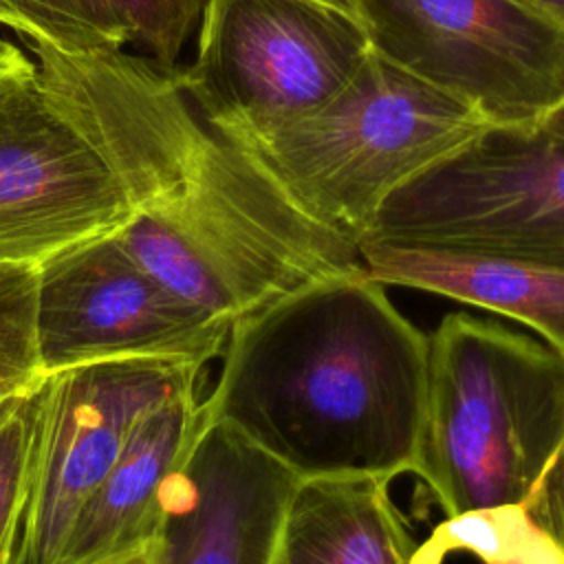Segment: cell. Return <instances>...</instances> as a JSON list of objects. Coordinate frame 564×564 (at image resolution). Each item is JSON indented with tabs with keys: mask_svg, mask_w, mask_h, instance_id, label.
Segmentation results:
<instances>
[{
	"mask_svg": "<svg viewBox=\"0 0 564 564\" xmlns=\"http://www.w3.org/2000/svg\"><path fill=\"white\" fill-rule=\"evenodd\" d=\"M134 212L79 106L0 40V262L40 267L117 234Z\"/></svg>",
	"mask_w": 564,
	"mask_h": 564,
	"instance_id": "5",
	"label": "cell"
},
{
	"mask_svg": "<svg viewBox=\"0 0 564 564\" xmlns=\"http://www.w3.org/2000/svg\"><path fill=\"white\" fill-rule=\"evenodd\" d=\"M540 121H542L549 130H553V132H557V134L564 137V99H562L557 106H553Z\"/></svg>",
	"mask_w": 564,
	"mask_h": 564,
	"instance_id": "21",
	"label": "cell"
},
{
	"mask_svg": "<svg viewBox=\"0 0 564 564\" xmlns=\"http://www.w3.org/2000/svg\"><path fill=\"white\" fill-rule=\"evenodd\" d=\"M370 48L491 123L564 99V29L520 0H355Z\"/></svg>",
	"mask_w": 564,
	"mask_h": 564,
	"instance_id": "7",
	"label": "cell"
},
{
	"mask_svg": "<svg viewBox=\"0 0 564 564\" xmlns=\"http://www.w3.org/2000/svg\"><path fill=\"white\" fill-rule=\"evenodd\" d=\"M317 2L330 4V7L341 9V11H346V13H350V15H355V18H357V13H355V0H317Z\"/></svg>",
	"mask_w": 564,
	"mask_h": 564,
	"instance_id": "22",
	"label": "cell"
},
{
	"mask_svg": "<svg viewBox=\"0 0 564 564\" xmlns=\"http://www.w3.org/2000/svg\"><path fill=\"white\" fill-rule=\"evenodd\" d=\"M205 366L119 359L46 375L42 414L13 564H59L68 533L134 423L198 386Z\"/></svg>",
	"mask_w": 564,
	"mask_h": 564,
	"instance_id": "8",
	"label": "cell"
},
{
	"mask_svg": "<svg viewBox=\"0 0 564 564\" xmlns=\"http://www.w3.org/2000/svg\"><path fill=\"white\" fill-rule=\"evenodd\" d=\"M357 247L364 273L375 282L500 313L564 355V271L379 242Z\"/></svg>",
	"mask_w": 564,
	"mask_h": 564,
	"instance_id": "12",
	"label": "cell"
},
{
	"mask_svg": "<svg viewBox=\"0 0 564 564\" xmlns=\"http://www.w3.org/2000/svg\"><path fill=\"white\" fill-rule=\"evenodd\" d=\"M564 456V355L498 322L447 313L427 335L414 471L443 516L533 507Z\"/></svg>",
	"mask_w": 564,
	"mask_h": 564,
	"instance_id": "2",
	"label": "cell"
},
{
	"mask_svg": "<svg viewBox=\"0 0 564 564\" xmlns=\"http://www.w3.org/2000/svg\"><path fill=\"white\" fill-rule=\"evenodd\" d=\"M368 53L364 24L317 0H207L196 59L176 73L207 123L253 145L337 93Z\"/></svg>",
	"mask_w": 564,
	"mask_h": 564,
	"instance_id": "6",
	"label": "cell"
},
{
	"mask_svg": "<svg viewBox=\"0 0 564 564\" xmlns=\"http://www.w3.org/2000/svg\"><path fill=\"white\" fill-rule=\"evenodd\" d=\"M130 29V44L143 46L165 68L176 59L203 15L207 0H115Z\"/></svg>",
	"mask_w": 564,
	"mask_h": 564,
	"instance_id": "18",
	"label": "cell"
},
{
	"mask_svg": "<svg viewBox=\"0 0 564 564\" xmlns=\"http://www.w3.org/2000/svg\"><path fill=\"white\" fill-rule=\"evenodd\" d=\"M487 126L474 106L370 48L337 93L247 148L308 216L357 242L397 187Z\"/></svg>",
	"mask_w": 564,
	"mask_h": 564,
	"instance_id": "3",
	"label": "cell"
},
{
	"mask_svg": "<svg viewBox=\"0 0 564 564\" xmlns=\"http://www.w3.org/2000/svg\"><path fill=\"white\" fill-rule=\"evenodd\" d=\"M564 29V0H520Z\"/></svg>",
	"mask_w": 564,
	"mask_h": 564,
	"instance_id": "20",
	"label": "cell"
},
{
	"mask_svg": "<svg viewBox=\"0 0 564 564\" xmlns=\"http://www.w3.org/2000/svg\"><path fill=\"white\" fill-rule=\"evenodd\" d=\"M0 24L26 44L66 55L112 53L130 44L115 0H0Z\"/></svg>",
	"mask_w": 564,
	"mask_h": 564,
	"instance_id": "15",
	"label": "cell"
},
{
	"mask_svg": "<svg viewBox=\"0 0 564 564\" xmlns=\"http://www.w3.org/2000/svg\"><path fill=\"white\" fill-rule=\"evenodd\" d=\"M390 482L379 476L297 480L273 564H412V535Z\"/></svg>",
	"mask_w": 564,
	"mask_h": 564,
	"instance_id": "13",
	"label": "cell"
},
{
	"mask_svg": "<svg viewBox=\"0 0 564 564\" xmlns=\"http://www.w3.org/2000/svg\"><path fill=\"white\" fill-rule=\"evenodd\" d=\"M46 379L37 346V267L0 262V403Z\"/></svg>",
	"mask_w": 564,
	"mask_h": 564,
	"instance_id": "16",
	"label": "cell"
},
{
	"mask_svg": "<svg viewBox=\"0 0 564 564\" xmlns=\"http://www.w3.org/2000/svg\"><path fill=\"white\" fill-rule=\"evenodd\" d=\"M207 419L295 480L397 478L416 465L427 335L361 271L322 278L240 317Z\"/></svg>",
	"mask_w": 564,
	"mask_h": 564,
	"instance_id": "1",
	"label": "cell"
},
{
	"mask_svg": "<svg viewBox=\"0 0 564 564\" xmlns=\"http://www.w3.org/2000/svg\"><path fill=\"white\" fill-rule=\"evenodd\" d=\"M454 553H467L480 564H564L562 542L527 505L445 516L414 546L412 564H443Z\"/></svg>",
	"mask_w": 564,
	"mask_h": 564,
	"instance_id": "14",
	"label": "cell"
},
{
	"mask_svg": "<svg viewBox=\"0 0 564 564\" xmlns=\"http://www.w3.org/2000/svg\"><path fill=\"white\" fill-rule=\"evenodd\" d=\"M90 564H148V542H143V544H139V546H132V549H128V551L115 553V555H110V557L90 562Z\"/></svg>",
	"mask_w": 564,
	"mask_h": 564,
	"instance_id": "19",
	"label": "cell"
},
{
	"mask_svg": "<svg viewBox=\"0 0 564 564\" xmlns=\"http://www.w3.org/2000/svg\"><path fill=\"white\" fill-rule=\"evenodd\" d=\"M229 333L163 291L117 234L73 247L37 267V346L44 375L119 361L207 366Z\"/></svg>",
	"mask_w": 564,
	"mask_h": 564,
	"instance_id": "9",
	"label": "cell"
},
{
	"mask_svg": "<svg viewBox=\"0 0 564 564\" xmlns=\"http://www.w3.org/2000/svg\"><path fill=\"white\" fill-rule=\"evenodd\" d=\"M44 381L0 414V564H13L29 496Z\"/></svg>",
	"mask_w": 564,
	"mask_h": 564,
	"instance_id": "17",
	"label": "cell"
},
{
	"mask_svg": "<svg viewBox=\"0 0 564 564\" xmlns=\"http://www.w3.org/2000/svg\"><path fill=\"white\" fill-rule=\"evenodd\" d=\"M203 421L200 383L174 392L148 410L79 511L59 564H90L148 542L159 494Z\"/></svg>",
	"mask_w": 564,
	"mask_h": 564,
	"instance_id": "11",
	"label": "cell"
},
{
	"mask_svg": "<svg viewBox=\"0 0 564 564\" xmlns=\"http://www.w3.org/2000/svg\"><path fill=\"white\" fill-rule=\"evenodd\" d=\"M11 401H13V399H11ZM11 401H4V403H0V414H2V412H4V408H7V405H9V403H11Z\"/></svg>",
	"mask_w": 564,
	"mask_h": 564,
	"instance_id": "23",
	"label": "cell"
},
{
	"mask_svg": "<svg viewBox=\"0 0 564 564\" xmlns=\"http://www.w3.org/2000/svg\"><path fill=\"white\" fill-rule=\"evenodd\" d=\"M295 478L231 427L207 419L165 480L148 564H273Z\"/></svg>",
	"mask_w": 564,
	"mask_h": 564,
	"instance_id": "10",
	"label": "cell"
},
{
	"mask_svg": "<svg viewBox=\"0 0 564 564\" xmlns=\"http://www.w3.org/2000/svg\"><path fill=\"white\" fill-rule=\"evenodd\" d=\"M359 242L564 271V137L542 121L487 126L397 187Z\"/></svg>",
	"mask_w": 564,
	"mask_h": 564,
	"instance_id": "4",
	"label": "cell"
}]
</instances>
